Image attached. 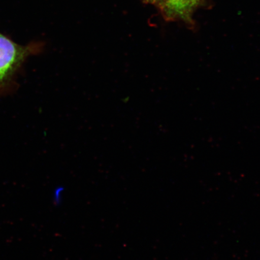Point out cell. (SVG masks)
Listing matches in <instances>:
<instances>
[{
    "label": "cell",
    "instance_id": "1",
    "mask_svg": "<svg viewBox=\"0 0 260 260\" xmlns=\"http://www.w3.org/2000/svg\"><path fill=\"white\" fill-rule=\"evenodd\" d=\"M30 53L22 47L0 34V85L7 81Z\"/></svg>",
    "mask_w": 260,
    "mask_h": 260
},
{
    "label": "cell",
    "instance_id": "2",
    "mask_svg": "<svg viewBox=\"0 0 260 260\" xmlns=\"http://www.w3.org/2000/svg\"><path fill=\"white\" fill-rule=\"evenodd\" d=\"M201 0H165L164 11L172 18H178L183 20H189L193 10Z\"/></svg>",
    "mask_w": 260,
    "mask_h": 260
},
{
    "label": "cell",
    "instance_id": "3",
    "mask_svg": "<svg viewBox=\"0 0 260 260\" xmlns=\"http://www.w3.org/2000/svg\"><path fill=\"white\" fill-rule=\"evenodd\" d=\"M145 1L148 2L149 3H157L159 1H160V0H145Z\"/></svg>",
    "mask_w": 260,
    "mask_h": 260
}]
</instances>
